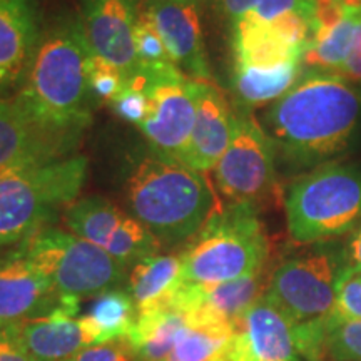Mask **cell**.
<instances>
[{"mask_svg": "<svg viewBox=\"0 0 361 361\" xmlns=\"http://www.w3.org/2000/svg\"><path fill=\"white\" fill-rule=\"evenodd\" d=\"M361 117V92L348 80L311 72L271 104L264 130L291 164L311 166L348 147Z\"/></svg>", "mask_w": 361, "mask_h": 361, "instance_id": "cell-1", "label": "cell"}, {"mask_svg": "<svg viewBox=\"0 0 361 361\" xmlns=\"http://www.w3.org/2000/svg\"><path fill=\"white\" fill-rule=\"evenodd\" d=\"M92 49L78 13L45 25L29 74L13 101L39 123L84 134L97 102L90 90Z\"/></svg>", "mask_w": 361, "mask_h": 361, "instance_id": "cell-2", "label": "cell"}, {"mask_svg": "<svg viewBox=\"0 0 361 361\" xmlns=\"http://www.w3.org/2000/svg\"><path fill=\"white\" fill-rule=\"evenodd\" d=\"M124 204L162 247H174L191 241L221 202L206 174L147 147L129 161Z\"/></svg>", "mask_w": 361, "mask_h": 361, "instance_id": "cell-3", "label": "cell"}, {"mask_svg": "<svg viewBox=\"0 0 361 361\" xmlns=\"http://www.w3.org/2000/svg\"><path fill=\"white\" fill-rule=\"evenodd\" d=\"M87 178V159L71 156L0 173V251L51 228L78 201Z\"/></svg>", "mask_w": 361, "mask_h": 361, "instance_id": "cell-4", "label": "cell"}, {"mask_svg": "<svg viewBox=\"0 0 361 361\" xmlns=\"http://www.w3.org/2000/svg\"><path fill=\"white\" fill-rule=\"evenodd\" d=\"M268 238L252 204H221L180 252L184 284H214L263 273Z\"/></svg>", "mask_w": 361, "mask_h": 361, "instance_id": "cell-5", "label": "cell"}, {"mask_svg": "<svg viewBox=\"0 0 361 361\" xmlns=\"http://www.w3.org/2000/svg\"><path fill=\"white\" fill-rule=\"evenodd\" d=\"M288 233L298 245H313L351 231L361 219V171L324 164L288 189Z\"/></svg>", "mask_w": 361, "mask_h": 361, "instance_id": "cell-6", "label": "cell"}, {"mask_svg": "<svg viewBox=\"0 0 361 361\" xmlns=\"http://www.w3.org/2000/svg\"><path fill=\"white\" fill-rule=\"evenodd\" d=\"M17 246L62 296L97 298L128 279V266L78 234L54 226Z\"/></svg>", "mask_w": 361, "mask_h": 361, "instance_id": "cell-7", "label": "cell"}, {"mask_svg": "<svg viewBox=\"0 0 361 361\" xmlns=\"http://www.w3.org/2000/svg\"><path fill=\"white\" fill-rule=\"evenodd\" d=\"M326 319L296 323L263 295L238 319L228 361H323Z\"/></svg>", "mask_w": 361, "mask_h": 361, "instance_id": "cell-8", "label": "cell"}, {"mask_svg": "<svg viewBox=\"0 0 361 361\" xmlns=\"http://www.w3.org/2000/svg\"><path fill=\"white\" fill-rule=\"evenodd\" d=\"M133 82L147 96V116L139 129L149 147L184 162L196 119L194 79L168 62L142 71Z\"/></svg>", "mask_w": 361, "mask_h": 361, "instance_id": "cell-9", "label": "cell"}, {"mask_svg": "<svg viewBox=\"0 0 361 361\" xmlns=\"http://www.w3.org/2000/svg\"><path fill=\"white\" fill-rule=\"evenodd\" d=\"M341 269L326 250L301 252L274 269L264 296L296 323L324 319L335 310Z\"/></svg>", "mask_w": 361, "mask_h": 361, "instance_id": "cell-10", "label": "cell"}, {"mask_svg": "<svg viewBox=\"0 0 361 361\" xmlns=\"http://www.w3.org/2000/svg\"><path fill=\"white\" fill-rule=\"evenodd\" d=\"M276 147L255 117L234 112L233 137L214 168L216 188L229 204L258 207L274 184Z\"/></svg>", "mask_w": 361, "mask_h": 361, "instance_id": "cell-11", "label": "cell"}, {"mask_svg": "<svg viewBox=\"0 0 361 361\" xmlns=\"http://www.w3.org/2000/svg\"><path fill=\"white\" fill-rule=\"evenodd\" d=\"M71 233L101 247L121 263L133 266L147 256L159 255V241L128 211L99 196L84 197L64 211Z\"/></svg>", "mask_w": 361, "mask_h": 361, "instance_id": "cell-12", "label": "cell"}, {"mask_svg": "<svg viewBox=\"0 0 361 361\" xmlns=\"http://www.w3.org/2000/svg\"><path fill=\"white\" fill-rule=\"evenodd\" d=\"M82 134L34 119L16 101L0 97V173L75 156Z\"/></svg>", "mask_w": 361, "mask_h": 361, "instance_id": "cell-13", "label": "cell"}, {"mask_svg": "<svg viewBox=\"0 0 361 361\" xmlns=\"http://www.w3.org/2000/svg\"><path fill=\"white\" fill-rule=\"evenodd\" d=\"M75 298L59 295L20 246L0 252V323H19L56 313H79Z\"/></svg>", "mask_w": 361, "mask_h": 361, "instance_id": "cell-14", "label": "cell"}, {"mask_svg": "<svg viewBox=\"0 0 361 361\" xmlns=\"http://www.w3.org/2000/svg\"><path fill=\"white\" fill-rule=\"evenodd\" d=\"M137 0H82L85 35L94 56L133 82L141 74L134 44Z\"/></svg>", "mask_w": 361, "mask_h": 361, "instance_id": "cell-15", "label": "cell"}, {"mask_svg": "<svg viewBox=\"0 0 361 361\" xmlns=\"http://www.w3.org/2000/svg\"><path fill=\"white\" fill-rule=\"evenodd\" d=\"M142 12L159 32L171 61L188 78L211 80L200 0H144Z\"/></svg>", "mask_w": 361, "mask_h": 361, "instance_id": "cell-16", "label": "cell"}, {"mask_svg": "<svg viewBox=\"0 0 361 361\" xmlns=\"http://www.w3.org/2000/svg\"><path fill=\"white\" fill-rule=\"evenodd\" d=\"M44 29L39 0H0V97L19 92Z\"/></svg>", "mask_w": 361, "mask_h": 361, "instance_id": "cell-17", "label": "cell"}, {"mask_svg": "<svg viewBox=\"0 0 361 361\" xmlns=\"http://www.w3.org/2000/svg\"><path fill=\"white\" fill-rule=\"evenodd\" d=\"M263 273L214 284H183L171 310L186 314L191 324H233L259 300Z\"/></svg>", "mask_w": 361, "mask_h": 361, "instance_id": "cell-18", "label": "cell"}, {"mask_svg": "<svg viewBox=\"0 0 361 361\" xmlns=\"http://www.w3.org/2000/svg\"><path fill=\"white\" fill-rule=\"evenodd\" d=\"M12 335L35 361H67L79 351L101 343L87 314L56 313L44 318L8 323Z\"/></svg>", "mask_w": 361, "mask_h": 361, "instance_id": "cell-19", "label": "cell"}, {"mask_svg": "<svg viewBox=\"0 0 361 361\" xmlns=\"http://www.w3.org/2000/svg\"><path fill=\"white\" fill-rule=\"evenodd\" d=\"M196 119L184 162L197 173L214 171L233 137L234 112L211 80H194Z\"/></svg>", "mask_w": 361, "mask_h": 361, "instance_id": "cell-20", "label": "cell"}, {"mask_svg": "<svg viewBox=\"0 0 361 361\" xmlns=\"http://www.w3.org/2000/svg\"><path fill=\"white\" fill-rule=\"evenodd\" d=\"M183 284L179 255H152L130 266L126 290L141 314L171 308Z\"/></svg>", "mask_w": 361, "mask_h": 361, "instance_id": "cell-21", "label": "cell"}, {"mask_svg": "<svg viewBox=\"0 0 361 361\" xmlns=\"http://www.w3.org/2000/svg\"><path fill=\"white\" fill-rule=\"evenodd\" d=\"M305 49L290 42L273 24L243 19L233 24L234 64L276 67L291 61H303Z\"/></svg>", "mask_w": 361, "mask_h": 361, "instance_id": "cell-22", "label": "cell"}, {"mask_svg": "<svg viewBox=\"0 0 361 361\" xmlns=\"http://www.w3.org/2000/svg\"><path fill=\"white\" fill-rule=\"evenodd\" d=\"M188 324L186 314L171 308L137 314L126 338L133 348L134 361H164Z\"/></svg>", "mask_w": 361, "mask_h": 361, "instance_id": "cell-23", "label": "cell"}, {"mask_svg": "<svg viewBox=\"0 0 361 361\" xmlns=\"http://www.w3.org/2000/svg\"><path fill=\"white\" fill-rule=\"evenodd\" d=\"M303 61H291L276 67L238 66L233 69V90L245 107L264 106L278 101L301 78Z\"/></svg>", "mask_w": 361, "mask_h": 361, "instance_id": "cell-24", "label": "cell"}, {"mask_svg": "<svg viewBox=\"0 0 361 361\" xmlns=\"http://www.w3.org/2000/svg\"><path fill=\"white\" fill-rule=\"evenodd\" d=\"M360 20L361 7L346 6L345 17L335 25L318 27L311 30L305 49L303 64L326 71L329 74L336 72L350 56Z\"/></svg>", "mask_w": 361, "mask_h": 361, "instance_id": "cell-25", "label": "cell"}, {"mask_svg": "<svg viewBox=\"0 0 361 361\" xmlns=\"http://www.w3.org/2000/svg\"><path fill=\"white\" fill-rule=\"evenodd\" d=\"M234 331L233 324H188L164 361H228Z\"/></svg>", "mask_w": 361, "mask_h": 361, "instance_id": "cell-26", "label": "cell"}, {"mask_svg": "<svg viewBox=\"0 0 361 361\" xmlns=\"http://www.w3.org/2000/svg\"><path fill=\"white\" fill-rule=\"evenodd\" d=\"M87 316L96 324L101 343H109L128 338L137 319V310L128 290L121 286L99 295Z\"/></svg>", "mask_w": 361, "mask_h": 361, "instance_id": "cell-27", "label": "cell"}, {"mask_svg": "<svg viewBox=\"0 0 361 361\" xmlns=\"http://www.w3.org/2000/svg\"><path fill=\"white\" fill-rule=\"evenodd\" d=\"M219 7L231 24L243 19L269 24L291 12L305 13L313 20L316 4L314 0H219Z\"/></svg>", "mask_w": 361, "mask_h": 361, "instance_id": "cell-28", "label": "cell"}, {"mask_svg": "<svg viewBox=\"0 0 361 361\" xmlns=\"http://www.w3.org/2000/svg\"><path fill=\"white\" fill-rule=\"evenodd\" d=\"M324 351L333 361H361V319H326Z\"/></svg>", "mask_w": 361, "mask_h": 361, "instance_id": "cell-29", "label": "cell"}, {"mask_svg": "<svg viewBox=\"0 0 361 361\" xmlns=\"http://www.w3.org/2000/svg\"><path fill=\"white\" fill-rule=\"evenodd\" d=\"M134 44L141 72L151 69V67L173 62L154 24L142 11L139 12L137 22L134 27Z\"/></svg>", "mask_w": 361, "mask_h": 361, "instance_id": "cell-30", "label": "cell"}, {"mask_svg": "<svg viewBox=\"0 0 361 361\" xmlns=\"http://www.w3.org/2000/svg\"><path fill=\"white\" fill-rule=\"evenodd\" d=\"M331 314L338 319H361V273L350 268L341 269Z\"/></svg>", "mask_w": 361, "mask_h": 361, "instance_id": "cell-31", "label": "cell"}, {"mask_svg": "<svg viewBox=\"0 0 361 361\" xmlns=\"http://www.w3.org/2000/svg\"><path fill=\"white\" fill-rule=\"evenodd\" d=\"M111 109L121 119L139 128L147 116V96L137 82H128L124 89L109 102Z\"/></svg>", "mask_w": 361, "mask_h": 361, "instance_id": "cell-32", "label": "cell"}, {"mask_svg": "<svg viewBox=\"0 0 361 361\" xmlns=\"http://www.w3.org/2000/svg\"><path fill=\"white\" fill-rule=\"evenodd\" d=\"M126 84L128 82L119 71L104 64L97 57L94 59L92 72H90V90L97 104H109L124 89Z\"/></svg>", "mask_w": 361, "mask_h": 361, "instance_id": "cell-33", "label": "cell"}, {"mask_svg": "<svg viewBox=\"0 0 361 361\" xmlns=\"http://www.w3.org/2000/svg\"><path fill=\"white\" fill-rule=\"evenodd\" d=\"M67 361H134V353L129 341L124 338L89 346Z\"/></svg>", "mask_w": 361, "mask_h": 361, "instance_id": "cell-34", "label": "cell"}, {"mask_svg": "<svg viewBox=\"0 0 361 361\" xmlns=\"http://www.w3.org/2000/svg\"><path fill=\"white\" fill-rule=\"evenodd\" d=\"M333 75H338V78L348 80V82H358V80H361V20L358 27H356L353 45H351L348 59H346V62L340 69L333 72Z\"/></svg>", "mask_w": 361, "mask_h": 361, "instance_id": "cell-35", "label": "cell"}, {"mask_svg": "<svg viewBox=\"0 0 361 361\" xmlns=\"http://www.w3.org/2000/svg\"><path fill=\"white\" fill-rule=\"evenodd\" d=\"M0 361H35L12 335L8 323H0Z\"/></svg>", "mask_w": 361, "mask_h": 361, "instance_id": "cell-36", "label": "cell"}, {"mask_svg": "<svg viewBox=\"0 0 361 361\" xmlns=\"http://www.w3.org/2000/svg\"><path fill=\"white\" fill-rule=\"evenodd\" d=\"M343 268H350L356 273H361V228L351 236L348 246H346Z\"/></svg>", "mask_w": 361, "mask_h": 361, "instance_id": "cell-37", "label": "cell"}, {"mask_svg": "<svg viewBox=\"0 0 361 361\" xmlns=\"http://www.w3.org/2000/svg\"><path fill=\"white\" fill-rule=\"evenodd\" d=\"M336 2L345 4V6L350 7H361V0H336Z\"/></svg>", "mask_w": 361, "mask_h": 361, "instance_id": "cell-38", "label": "cell"}]
</instances>
